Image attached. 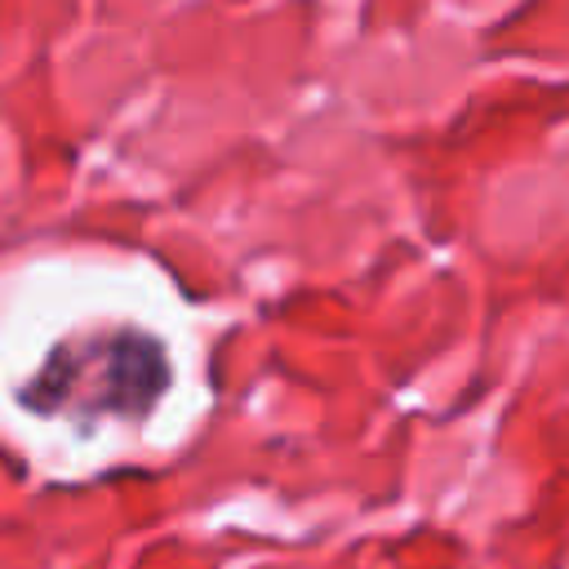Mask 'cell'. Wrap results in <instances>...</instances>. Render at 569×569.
I'll use <instances>...</instances> for the list:
<instances>
[{
    "mask_svg": "<svg viewBox=\"0 0 569 569\" xmlns=\"http://www.w3.org/2000/svg\"><path fill=\"white\" fill-rule=\"evenodd\" d=\"M164 351L147 333L120 329L58 347L40 378L22 391V400L40 413H62L80 422L98 413L138 418L164 391Z\"/></svg>",
    "mask_w": 569,
    "mask_h": 569,
    "instance_id": "1",
    "label": "cell"
}]
</instances>
